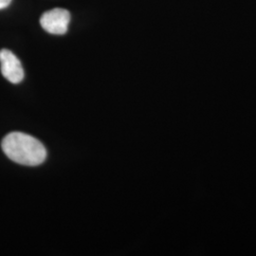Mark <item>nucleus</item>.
<instances>
[{"label": "nucleus", "mask_w": 256, "mask_h": 256, "mask_svg": "<svg viewBox=\"0 0 256 256\" xmlns=\"http://www.w3.org/2000/svg\"><path fill=\"white\" fill-rule=\"evenodd\" d=\"M2 150L10 160L26 166L40 165L46 158L44 146L36 138L22 132H12L4 138Z\"/></svg>", "instance_id": "f257e3e1"}, {"label": "nucleus", "mask_w": 256, "mask_h": 256, "mask_svg": "<svg viewBox=\"0 0 256 256\" xmlns=\"http://www.w3.org/2000/svg\"><path fill=\"white\" fill-rule=\"evenodd\" d=\"M70 22V14L62 8H54L44 12L40 18L42 28L52 34H64Z\"/></svg>", "instance_id": "f03ea898"}, {"label": "nucleus", "mask_w": 256, "mask_h": 256, "mask_svg": "<svg viewBox=\"0 0 256 256\" xmlns=\"http://www.w3.org/2000/svg\"><path fill=\"white\" fill-rule=\"evenodd\" d=\"M1 74L12 84H19L24 79V70L18 58L9 50H0Z\"/></svg>", "instance_id": "7ed1b4c3"}, {"label": "nucleus", "mask_w": 256, "mask_h": 256, "mask_svg": "<svg viewBox=\"0 0 256 256\" xmlns=\"http://www.w3.org/2000/svg\"><path fill=\"white\" fill-rule=\"evenodd\" d=\"M12 3V0H0V10L5 9Z\"/></svg>", "instance_id": "20e7f679"}]
</instances>
